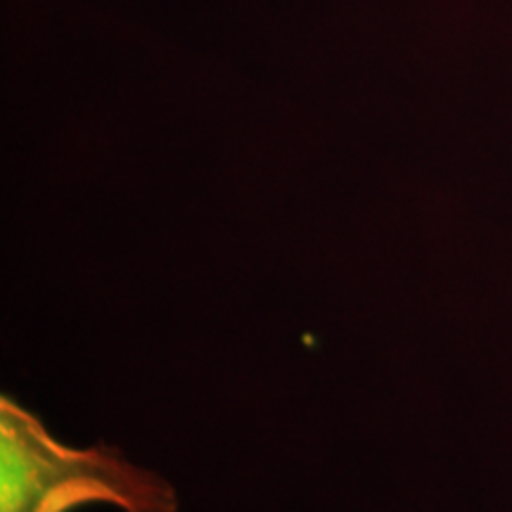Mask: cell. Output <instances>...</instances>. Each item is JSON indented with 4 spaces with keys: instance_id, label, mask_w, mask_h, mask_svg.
Listing matches in <instances>:
<instances>
[{
    "instance_id": "cell-1",
    "label": "cell",
    "mask_w": 512,
    "mask_h": 512,
    "mask_svg": "<svg viewBox=\"0 0 512 512\" xmlns=\"http://www.w3.org/2000/svg\"><path fill=\"white\" fill-rule=\"evenodd\" d=\"M110 503L124 512H178L176 489L112 446L72 448L34 413L0 396V512H72Z\"/></svg>"
}]
</instances>
